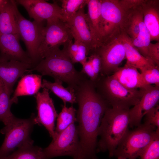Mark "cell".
I'll list each match as a JSON object with an SVG mask.
<instances>
[{"label":"cell","instance_id":"cell-37","mask_svg":"<svg viewBox=\"0 0 159 159\" xmlns=\"http://www.w3.org/2000/svg\"><path fill=\"white\" fill-rule=\"evenodd\" d=\"M81 64L82 68L80 72L87 76L90 80L94 82H95L97 78L90 62L87 59V61Z\"/></svg>","mask_w":159,"mask_h":159},{"label":"cell","instance_id":"cell-14","mask_svg":"<svg viewBox=\"0 0 159 159\" xmlns=\"http://www.w3.org/2000/svg\"><path fill=\"white\" fill-rule=\"evenodd\" d=\"M159 101V87L149 85L143 90L138 102L129 109V126L138 127L141 124L145 115L158 105Z\"/></svg>","mask_w":159,"mask_h":159},{"label":"cell","instance_id":"cell-32","mask_svg":"<svg viewBox=\"0 0 159 159\" xmlns=\"http://www.w3.org/2000/svg\"><path fill=\"white\" fill-rule=\"evenodd\" d=\"M139 157L140 159H159V129Z\"/></svg>","mask_w":159,"mask_h":159},{"label":"cell","instance_id":"cell-3","mask_svg":"<svg viewBox=\"0 0 159 159\" xmlns=\"http://www.w3.org/2000/svg\"><path fill=\"white\" fill-rule=\"evenodd\" d=\"M37 71L42 76H48L54 80H58L67 85V87L75 89L86 75L75 68L65 51L60 48L48 53L37 64L28 71Z\"/></svg>","mask_w":159,"mask_h":159},{"label":"cell","instance_id":"cell-10","mask_svg":"<svg viewBox=\"0 0 159 159\" xmlns=\"http://www.w3.org/2000/svg\"><path fill=\"white\" fill-rule=\"evenodd\" d=\"M14 10L20 38L25 44L26 52L32 60L33 67L39 62L38 50L44 27V21L39 22L34 20L31 21L25 18L19 11L16 2Z\"/></svg>","mask_w":159,"mask_h":159},{"label":"cell","instance_id":"cell-20","mask_svg":"<svg viewBox=\"0 0 159 159\" xmlns=\"http://www.w3.org/2000/svg\"><path fill=\"white\" fill-rule=\"evenodd\" d=\"M88 11L86 14L87 23L93 37L96 49L102 44L101 27L100 0H87Z\"/></svg>","mask_w":159,"mask_h":159},{"label":"cell","instance_id":"cell-28","mask_svg":"<svg viewBox=\"0 0 159 159\" xmlns=\"http://www.w3.org/2000/svg\"><path fill=\"white\" fill-rule=\"evenodd\" d=\"M0 159H46L43 149L33 144L18 148L8 156Z\"/></svg>","mask_w":159,"mask_h":159},{"label":"cell","instance_id":"cell-7","mask_svg":"<svg viewBox=\"0 0 159 159\" xmlns=\"http://www.w3.org/2000/svg\"><path fill=\"white\" fill-rule=\"evenodd\" d=\"M47 21L38 48L39 62L48 53L73 39L69 26L63 20L56 18Z\"/></svg>","mask_w":159,"mask_h":159},{"label":"cell","instance_id":"cell-24","mask_svg":"<svg viewBox=\"0 0 159 159\" xmlns=\"http://www.w3.org/2000/svg\"><path fill=\"white\" fill-rule=\"evenodd\" d=\"M14 0L0 12V34H19L14 13Z\"/></svg>","mask_w":159,"mask_h":159},{"label":"cell","instance_id":"cell-11","mask_svg":"<svg viewBox=\"0 0 159 159\" xmlns=\"http://www.w3.org/2000/svg\"><path fill=\"white\" fill-rule=\"evenodd\" d=\"M121 34L92 51L97 54L101 59L102 67L100 75L109 76L113 74L126 59Z\"/></svg>","mask_w":159,"mask_h":159},{"label":"cell","instance_id":"cell-27","mask_svg":"<svg viewBox=\"0 0 159 159\" xmlns=\"http://www.w3.org/2000/svg\"><path fill=\"white\" fill-rule=\"evenodd\" d=\"M63 45V49L69 57L72 63H80L82 64L87 61L90 51L86 45L77 38H73Z\"/></svg>","mask_w":159,"mask_h":159},{"label":"cell","instance_id":"cell-36","mask_svg":"<svg viewBox=\"0 0 159 159\" xmlns=\"http://www.w3.org/2000/svg\"><path fill=\"white\" fill-rule=\"evenodd\" d=\"M148 58L159 67V42L155 44L151 42L148 49Z\"/></svg>","mask_w":159,"mask_h":159},{"label":"cell","instance_id":"cell-40","mask_svg":"<svg viewBox=\"0 0 159 159\" xmlns=\"http://www.w3.org/2000/svg\"><path fill=\"white\" fill-rule=\"evenodd\" d=\"M117 158V159H126L125 158L121 157H118Z\"/></svg>","mask_w":159,"mask_h":159},{"label":"cell","instance_id":"cell-38","mask_svg":"<svg viewBox=\"0 0 159 159\" xmlns=\"http://www.w3.org/2000/svg\"><path fill=\"white\" fill-rule=\"evenodd\" d=\"M120 6L124 10L140 6L144 0H118Z\"/></svg>","mask_w":159,"mask_h":159},{"label":"cell","instance_id":"cell-4","mask_svg":"<svg viewBox=\"0 0 159 159\" xmlns=\"http://www.w3.org/2000/svg\"><path fill=\"white\" fill-rule=\"evenodd\" d=\"M96 91L111 107L130 109L140 100L143 90H129L112 75H100L94 82Z\"/></svg>","mask_w":159,"mask_h":159},{"label":"cell","instance_id":"cell-35","mask_svg":"<svg viewBox=\"0 0 159 159\" xmlns=\"http://www.w3.org/2000/svg\"><path fill=\"white\" fill-rule=\"evenodd\" d=\"M87 60L90 62L97 79L100 75L101 69L102 62L100 56L96 53L92 51L89 54Z\"/></svg>","mask_w":159,"mask_h":159},{"label":"cell","instance_id":"cell-5","mask_svg":"<svg viewBox=\"0 0 159 159\" xmlns=\"http://www.w3.org/2000/svg\"><path fill=\"white\" fill-rule=\"evenodd\" d=\"M35 117L34 114L27 119L15 117L11 125L4 127L0 130V132L5 135L0 148V158L9 155L16 148L33 144L34 141L30 135L34 125L37 124Z\"/></svg>","mask_w":159,"mask_h":159},{"label":"cell","instance_id":"cell-15","mask_svg":"<svg viewBox=\"0 0 159 159\" xmlns=\"http://www.w3.org/2000/svg\"><path fill=\"white\" fill-rule=\"evenodd\" d=\"M20 39L19 34H0V59L16 60L32 65L27 52L21 46Z\"/></svg>","mask_w":159,"mask_h":159},{"label":"cell","instance_id":"cell-2","mask_svg":"<svg viewBox=\"0 0 159 159\" xmlns=\"http://www.w3.org/2000/svg\"><path fill=\"white\" fill-rule=\"evenodd\" d=\"M129 109L109 107L102 119L98 132L97 152L107 151L114 156L115 151L129 130Z\"/></svg>","mask_w":159,"mask_h":159},{"label":"cell","instance_id":"cell-29","mask_svg":"<svg viewBox=\"0 0 159 159\" xmlns=\"http://www.w3.org/2000/svg\"><path fill=\"white\" fill-rule=\"evenodd\" d=\"M62 107V110L57 117L56 126L55 129L56 135L77 122V110L73 106L67 107L66 105H63Z\"/></svg>","mask_w":159,"mask_h":159},{"label":"cell","instance_id":"cell-19","mask_svg":"<svg viewBox=\"0 0 159 159\" xmlns=\"http://www.w3.org/2000/svg\"><path fill=\"white\" fill-rule=\"evenodd\" d=\"M112 75L130 90H140L150 85L145 83L137 69L131 66L125 65L123 67H119Z\"/></svg>","mask_w":159,"mask_h":159},{"label":"cell","instance_id":"cell-39","mask_svg":"<svg viewBox=\"0 0 159 159\" xmlns=\"http://www.w3.org/2000/svg\"><path fill=\"white\" fill-rule=\"evenodd\" d=\"M10 0H0V12L10 3Z\"/></svg>","mask_w":159,"mask_h":159},{"label":"cell","instance_id":"cell-6","mask_svg":"<svg viewBox=\"0 0 159 159\" xmlns=\"http://www.w3.org/2000/svg\"><path fill=\"white\" fill-rule=\"evenodd\" d=\"M127 132L116 148L114 156L126 159H136L153 138L155 126L146 123Z\"/></svg>","mask_w":159,"mask_h":159},{"label":"cell","instance_id":"cell-13","mask_svg":"<svg viewBox=\"0 0 159 159\" xmlns=\"http://www.w3.org/2000/svg\"><path fill=\"white\" fill-rule=\"evenodd\" d=\"M16 3L23 6L30 17L39 22L44 20L58 18L63 20L62 8L56 1L49 3L43 0H17Z\"/></svg>","mask_w":159,"mask_h":159},{"label":"cell","instance_id":"cell-25","mask_svg":"<svg viewBox=\"0 0 159 159\" xmlns=\"http://www.w3.org/2000/svg\"><path fill=\"white\" fill-rule=\"evenodd\" d=\"M54 82L45 79L42 82L41 88L48 89L52 92L62 101L64 105L67 102L71 104L77 103L76 97L74 89L68 87L65 88L63 82L58 80H54Z\"/></svg>","mask_w":159,"mask_h":159},{"label":"cell","instance_id":"cell-8","mask_svg":"<svg viewBox=\"0 0 159 159\" xmlns=\"http://www.w3.org/2000/svg\"><path fill=\"white\" fill-rule=\"evenodd\" d=\"M100 1L102 45L123 33L125 11L120 6L118 0Z\"/></svg>","mask_w":159,"mask_h":159},{"label":"cell","instance_id":"cell-23","mask_svg":"<svg viewBox=\"0 0 159 159\" xmlns=\"http://www.w3.org/2000/svg\"><path fill=\"white\" fill-rule=\"evenodd\" d=\"M140 6L125 11L123 32L132 40L136 38L140 32V23L143 19Z\"/></svg>","mask_w":159,"mask_h":159},{"label":"cell","instance_id":"cell-17","mask_svg":"<svg viewBox=\"0 0 159 159\" xmlns=\"http://www.w3.org/2000/svg\"><path fill=\"white\" fill-rule=\"evenodd\" d=\"M84 7L80 8L71 21L67 23L69 26L73 38H77L84 43L90 53L96 49V47L87 21Z\"/></svg>","mask_w":159,"mask_h":159},{"label":"cell","instance_id":"cell-34","mask_svg":"<svg viewBox=\"0 0 159 159\" xmlns=\"http://www.w3.org/2000/svg\"><path fill=\"white\" fill-rule=\"evenodd\" d=\"M144 123L153 125L159 129V105H157L144 116Z\"/></svg>","mask_w":159,"mask_h":159},{"label":"cell","instance_id":"cell-12","mask_svg":"<svg viewBox=\"0 0 159 159\" xmlns=\"http://www.w3.org/2000/svg\"><path fill=\"white\" fill-rule=\"evenodd\" d=\"M43 89L42 92H39L34 96L37 110L35 120L37 124H41L44 126L50 137L54 139L56 136L55 122L58 114L53 101L50 97L49 90L45 88Z\"/></svg>","mask_w":159,"mask_h":159},{"label":"cell","instance_id":"cell-21","mask_svg":"<svg viewBox=\"0 0 159 159\" xmlns=\"http://www.w3.org/2000/svg\"><path fill=\"white\" fill-rule=\"evenodd\" d=\"M121 35L127 60L125 65L138 69L140 70L156 65L152 60L145 57L140 53L133 46L131 39L128 36L124 33Z\"/></svg>","mask_w":159,"mask_h":159},{"label":"cell","instance_id":"cell-1","mask_svg":"<svg viewBox=\"0 0 159 159\" xmlns=\"http://www.w3.org/2000/svg\"><path fill=\"white\" fill-rule=\"evenodd\" d=\"M74 90L78 105L76 118L80 145L77 159H97L99 129L109 105L97 92L94 82L88 78Z\"/></svg>","mask_w":159,"mask_h":159},{"label":"cell","instance_id":"cell-33","mask_svg":"<svg viewBox=\"0 0 159 159\" xmlns=\"http://www.w3.org/2000/svg\"><path fill=\"white\" fill-rule=\"evenodd\" d=\"M141 74L147 85L154 84L159 87V67L154 65L140 70Z\"/></svg>","mask_w":159,"mask_h":159},{"label":"cell","instance_id":"cell-31","mask_svg":"<svg viewBox=\"0 0 159 159\" xmlns=\"http://www.w3.org/2000/svg\"><path fill=\"white\" fill-rule=\"evenodd\" d=\"M61 8L64 21L68 23L77 11L87 5V0H62Z\"/></svg>","mask_w":159,"mask_h":159},{"label":"cell","instance_id":"cell-30","mask_svg":"<svg viewBox=\"0 0 159 159\" xmlns=\"http://www.w3.org/2000/svg\"><path fill=\"white\" fill-rule=\"evenodd\" d=\"M133 46L143 56L148 58V49L151 42L149 32L145 24L143 19L141 21L140 25V32L138 37L132 40ZM149 59V58H148Z\"/></svg>","mask_w":159,"mask_h":159},{"label":"cell","instance_id":"cell-26","mask_svg":"<svg viewBox=\"0 0 159 159\" xmlns=\"http://www.w3.org/2000/svg\"><path fill=\"white\" fill-rule=\"evenodd\" d=\"M11 95L0 80V122L7 127L11 125L15 117L11 110L12 105L15 103L10 97Z\"/></svg>","mask_w":159,"mask_h":159},{"label":"cell","instance_id":"cell-18","mask_svg":"<svg viewBox=\"0 0 159 159\" xmlns=\"http://www.w3.org/2000/svg\"><path fill=\"white\" fill-rule=\"evenodd\" d=\"M143 21L149 31L151 41H159V1L144 0L140 6Z\"/></svg>","mask_w":159,"mask_h":159},{"label":"cell","instance_id":"cell-9","mask_svg":"<svg viewBox=\"0 0 159 159\" xmlns=\"http://www.w3.org/2000/svg\"><path fill=\"white\" fill-rule=\"evenodd\" d=\"M80 150L78 131L75 123L56 135L49 145L43 149L46 159L62 156L77 159Z\"/></svg>","mask_w":159,"mask_h":159},{"label":"cell","instance_id":"cell-16","mask_svg":"<svg viewBox=\"0 0 159 159\" xmlns=\"http://www.w3.org/2000/svg\"><path fill=\"white\" fill-rule=\"evenodd\" d=\"M32 67L31 64L0 59V80L11 94L14 85L18 79Z\"/></svg>","mask_w":159,"mask_h":159},{"label":"cell","instance_id":"cell-22","mask_svg":"<svg viewBox=\"0 0 159 159\" xmlns=\"http://www.w3.org/2000/svg\"><path fill=\"white\" fill-rule=\"evenodd\" d=\"M42 75L29 74L24 75L19 81L12 100L15 103L18 102L20 96L36 95L41 88Z\"/></svg>","mask_w":159,"mask_h":159}]
</instances>
